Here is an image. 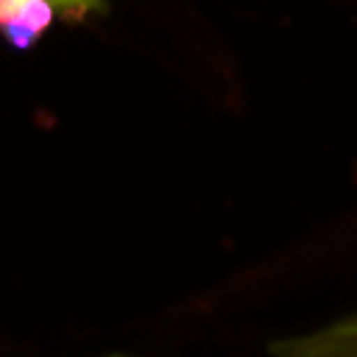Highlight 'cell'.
Returning a JSON list of instances; mask_svg holds the SVG:
<instances>
[{"label":"cell","instance_id":"obj_1","mask_svg":"<svg viewBox=\"0 0 357 357\" xmlns=\"http://www.w3.org/2000/svg\"><path fill=\"white\" fill-rule=\"evenodd\" d=\"M273 357H357V312L315 329L282 337L271 346Z\"/></svg>","mask_w":357,"mask_h":357},{"label":"cell","instance_id":"obj_2","mask_svg":"<svg viewBox=\"0 0 357 357\" xmlns=\"http://www.w3.org/2000/svg\"><path fill=\"white\" fill-rule=\"evenodd\" d=\"M59 17L53 0H0V33L17 50L33 47Z\"/></svg>","mask_w":357,"mask_h":357},{"label":"cell","instance_id":"obj_3","mask_svg":"<svg viewBox=\"0 0 357 357\" xmlns=\"http://www.w3.org/2000/svg\"><path fill=\"white\" fill-rule=\"evenodd\" d=\"M59 14H67V17H84L95 8L103 6V0H53Z\"/></svg>","mask_w":357,"mask_h":357}]
</instances>
